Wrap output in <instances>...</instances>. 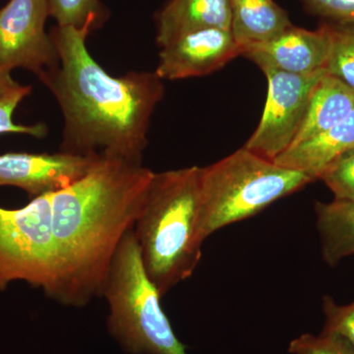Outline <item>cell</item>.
<instances>
[{
  "label": "cell",
  "instance_id": "obj_4",
  "mask_svg": "<svg viewBox=\"0 0 354 354\" xmlns=\"http://www.w3.org/2000/svg\"><path fill=\"white\" fill-rule=\"evenodd\" d=\"M101 295L109 306V334L127 353L188 354L147 274L133 228L116 249Z\"/></svg>",
  "mask_w": 354,
  "mask_h": 354
},
{
  "label": "cell",
  "instance_id": "obj_21",
  "mask_svg": "<svg viewBox=\"0 0 354 354\" xmlns=\"http://www.w3.org/2000/svg\"><path fill=\"white\" fill-rule=\"evenodd\" d=\"M288 351L291 354H354V348L346 339L325 332L300 335L290 342Z\"/></svg>",
  "mask_w": 354,
  "mask_h": 354
},
{
  "label": "cell",
  "instance_id": "obj_24",
  "mask_svg": "<svg viewBox=\"0 0 354 354\" xmlns=\"http://www.w3.org/2000/svg\"><path fill=\"white\" fill-rule=\"evenodd\" d=\"M19 86L20 84L16 82L11 76L10 71L0 69V100Z\"/></svg>",
  "mask_w": 354,
  "mask_h": 354
},
{
  "label": "cell",
  "instance_id": "obj_7",
  "mask_svg": "<svg viewBox=\"0 0 354 354\" xmlns=\"http://www.w3.org/2000/svg\"><path fill=\"white\" fill-rule=\"evenodd\" d=\"M268 94L262 118L245 148L261 157L274 160L295 141L306 113L314 86L326 73L295 75L265 67Z\"/></svg>",
  "mask_w": 354,
  "mask_h": 354
},
{
  "label": "cell",
  "instance_id": "obj_12",
  "mask_svg": "<svg viewBox=\"0 0 354 354\" xmlns=\"http://www.w3.org/2000/svg\"><path fill=\"white\" fill-rule=\"evenodd\" d=\"M232 0H169L156 16V41L160 48L197 30H230Z\"/></svg>",
  "mask_w": 354,
  "mask_h": 354
},
{
  "label": "cell",
  "instance_id": "obj_9",
  "mask_svg": "<svg viewBox=\"0 0 354 354\" xmlns=\"http://www.w3.org/2000/svg\"><path fill=\"white\" fill-rule=\"evenodd\" d=\"M241 55L230 30L208 28L183 35L160 48L155 73L162 80L214 73Z\"/></svg>",
  "mask_w": 354,
  "mask_h": 354
},
{
  "label": "cell",
  "instance_id": "obj_13",
  "mask_svg": "<svg viewBox=\"0 0 354 354\" xmlns=\"http://www.w3.org/2000/svg\"><path fill=\"white\" fill-rule=\"evenodd\" d=\"M354 148V111L320 134L288 148L274 160L276 164L302 171L314 180L342 153Z\"/></svg>",
  "mask_w": 354,
  "mask_h": 354
},
{
  "label": "cell",
  "instance_id": "obj_8",
  "mask_svg": "<svg viewBox=\"0 0 354 354\" xmlns=\"http://www.w3.org/2000/svg\"><path fill=\"white\" fill-rule=\"evenodd\" d=\"M48 0H9L0 9V69L24 68L39 77L57 68L59 57L46 23Z\"/></svg>",
  "mask_w": 354,
  "mask_h": 354
},
{
  "label": "cell",
  "instance_id": "obj_17",
  "mask_svg": "<svg viewBox=\"0 0 354 354\" xmlns=\"http://www.w3.org/2000/svg\"><path fill=\"white\" fill-rule=\"evenodd\" d=\"M327 23L330 46L326 74L339 79L354 91V25Z\"/></svg>",
  "mask_w": 354,
  "mask_h": 354
},
{
  "label": "cell",
  "instance_id": "obj_10",
  "mask_svg": "<svg viewBox=\"0 0 354 354\" xmlns=\"http://www.w3.org/2000/svg\"><path fill=\"white\" fill-rule=\"evenodd\" d=\"M101 157L55 153L0 155V186H15L34 198L65 189L82 178Z\"/></svg>",
  "mask_w": 354,
  "mask_h": 354
},
{
  "label": "cell",
  "instance_id": "obj_23",
  "mask_svg": "<svg viewBox=\"0 0 354 354\" xmlns=\"http://www.w3.org/2000/svg\"><path fill=\"white\" fill-rule=\"evenodd\" d=\"M310 14L327 22L354 25V0H300Z\"/></svg>",
  "mask_w": 354,
  "mask_h": 354
},
{
  "label": "cell",
  "instance_id": "obj_20",
  "mask_svg": "<svg viewBox=\"0 0 354 354\" xmlns=\"http://www.w3.org/2000/svg\"><path fill=\"white\" fill-rule=\"evenodd\" d=\"M31 86L20 85L12 92L0 100V134L15 133V134L29 135L36 138H43L48 134V127L44 123L34 125L17 124L13 121V114L21 102L31 93Z\"/></svg>",
  "mask_w": 354,
  "mask_h": 354
},
{
  "label": "cell",
  "instance_id": "obj_22",
  "mask_svg": "<svg viewBox=\"0 0 354 354\" xmlns=\"http://www.w3.org/2000/svg\"><path fill=\"white\" fill-rule=\"evenodd\" d=\"M323 311L326 317L323 332L341 335L354 348V301L339 305L332 297H325Z\"/></svg>",
  "mask_w": 354,
  "mask_h": 354
},
{
  "label": "cell",
  "instance_id": "obj_16",
  "mask_svg": "<svg viewBox=\"0 0 354 354\" xmlns=\"http://www.w3.org/2000/svg\"><path fill=\"white\" fill-rule=\"evenodd\" d=\"M315 213L324 261L334 267L354 255V202H317Z\"/></svg>",
  "mask_w": 354,
  "mask_h": 354
},
{
  "label": "cell",
  "instance_id": "obj_11",
  "mask_svg": "<svg viewBox=\"0 0 354 354\" xmlns=\"http://www.w3.org/2000/svg\"><path fill=\"white\" fill-rule=\"evenodd\" d=\"M330 46L329 25L324 21L314 31L290 26L276 38L249 48L241 55L260 69L270 67L295 75H310L325 71Z\"/></svg>",
  "mask_w": 354,
  "mask_h": 354
},
{
  "label": "cell",
  "instance_id": "obj_15",
  "mask_svg": "<svg viewBox=\"0 0 354 354\" xmlns=\"http://www.w3.org/2000/svg\"><path fill=\"white\" fill-rule=\"evenodd\" d=\"M353 111V88L339 79L324 74L312 90L301 127L290 147L326 131Z\"/></svg>",
  "mask_w": 354,
  "mask_h": 354
},
{
  "label": "cell",
  "instance_id": "obj_5",
  "mask_svg": "<svg viewBox=\"0 0 354 354\" xmlns=\"http://www.w3.org/2000/svg\"><path fill=\"white\" fill-rule=\"evenodd\" d=\"M313 178L276 164L245 147L202 167V218L206 239L221 228L257 215L302 189Z\"/></svg>",
  "mask_w": 354,
  "mask_h": 354
},
{
  "label": "cell",
  "instance_id": "obj_18",
  "mask_svg": "<svg viewBox=\"0 0 354 354\" xmlns=\"http://www.w3.org/2000/svg\"><path fill=\"white\" fill-rule=\"evenodd\" d=\"M50 16L62 27H101L108 18L106 7L100 0H48Z\"/></svg>",
  "mask_w": 354,
  "mask_h": 354
},
{
  "label": "cell",
  "instance_id": "obj_1",
  "mask_svg": "<svg viewBox=\"0 0 354 354\" xmlns=\"http://www.w3.org/2000/svg\"><path fill=\"white\" fill-rule=\"evenodd\" d=\"M93 26L50 32L59 65L39 77L57 100L64 127L60 152L142 164L151 118L165 95L153 72L109 75L88 50Z\"/></svg>",
  "mask_w": 354,
  "mask_h": 354
},
{
  "label": "cell",
  "instance_id": "obj_3",
  "mask_svg": "<svg viewBox=\"0 0 354 354\" xmlns=\"http://www.w3.org/2000/svg\"><path fill=\"white\" fill-rule=\"evenodd\" d=\"M202 167L153 172L134 230L149 279L160 297L189 279L202 257Z\"/></svg>",
  "mask_w": 354,
  "mask_h": 354
},
{
  "label": "cell",
  "instance_id": "obj_6",
  "mask_svg": "<svg viewBox=\"0 0 354 354\" xmlns=\"http://www.w3.org/2000/svg\"><path fill=\"white\" fill-rule=\"evenodd\" d=\"M51 194L34 198L19 209L0 207V291L23 281L55 299L57 257Z\"/></svg>",
  "mask_w": 354,
  "mask_h": 354
},
{
  "label": "cell",
  "instance_id": "obj_19",
  "mask_svg": "<svg viewBox=\"0 0 354 354\" xmlns=\"http://www.w3.org/2000/svg\"><path fill=\"white\" fill-rule=\"evenodd\" d=\"M318 179L334 193L335 199L354 202V148L330 162Z\"/></svg>",
  "mask_w": 354,
  "mask_h": 354
},
{
  "label": "cell",
  "instance_id": "obj_14",
  "mask_svg": "<svg viewBox=\"0 0 354 354\" xmlns=\"http://www.w3.org/2000/svg\"><path fill=\"white\" fill-rule=\"evenodd\" d=\"M290 26L288 12L274 0H232L230 32L241 55L276 38Z\"/></svg>",
  "mask_w": 354,
  "mask_h": 354
},
{
  "label": "cell",
  "instance_id": "obj_2",
  "mask_svg": "<svg viewBox=\"0 0 354 354\" xmlns=\"http://www.w3.org/2000/svg\"><path fill=\"white\" fill-rule=\"evenodd\" d=\"M153 172L142 164L101 156L82 178L51 194L55 301L80 308L101 295L116 249L138 218Z\"/></svg>",
  "mask_w": 354,
  "mask_h": 354
}]
</instances>
